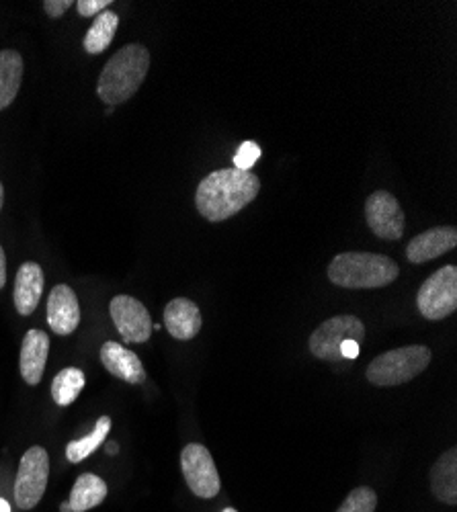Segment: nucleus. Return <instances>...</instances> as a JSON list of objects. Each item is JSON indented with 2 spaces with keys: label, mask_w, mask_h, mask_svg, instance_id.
Here are the masks:
<instances>
[{
  "label": "nucleus",
  "mask_w": 457,
  "mask_h": 512,
  "mask_svg": "<svg viewBox=\"0 0 457 512\" xmlns=\"http://www.w3.org/2000/svg\"><path fill=\"white\" fill-rule=\"evenodd\" d=\"M261 191V181L253 170L222 168L207 175L195 193V205L207 222H224L236 216Z\"/></svg>",
  "instance_id": "nucleus-1"
},
{
  "label": "nucleus",
  "mask_w": 457,
  "mask_h": 512,
  "mask_svg": "<svg viewBox=\"0 0 457 512\" xmlns=\"http://www.w3.org/2000/svg\"><path fill=\"white\" fill-rule=\"evenodd\" d=\"M150 70V52L140 44L123 46L101 70L97 95L109 107L132 99Z\"/></svg>",
  "instance_id": "nucleus-2"
},
{
  "label": "nucleus",
  "mask_w": 457,
  "mask_h": 512,
  "mask_svg": "<svg viewBox=\"0 0 457 512\" xmlns=\"http://www.w3.org/2000/svg\"><path fill=\"white\" fill-rule=\"evenodd\" d=\"M400 275L398 265L386 254L341 252L328 267L332 285L345 289H380L392 285Z\"/></svg>",
  "instance_id": "nucleus-3"
},
{
  "label": "nucleus",
  "mask_w": 457,
  "mask_h": 512,
  "mask_svg": "<svg viewBox=\"0 0 457 512\" xmlns=\"http://www.w3.org/2000/svg\"><path fill=\"white\" fill-rule=\"evenodd\" d=\"M431 363V351L423 345H410L388 351L373 359L367 367V381L378 388L402 386L421 375Z\"/></svg>",
  "instance_id": "nucleus-4"
},
{
  "label": "nucleus",
  "mask_w": 457,
  "mask_h": 512,
  "mask_svg": "<svg viewBox=\"0 0 457 512\" xmlns=\"http://www.w3.org/2000/svg\"><path fill=\"white\" fill-rule=\"evenodd\" d=\"M365 338V326L357 316H335L322 322L312 334H310V351L316 359L339 363L343 361L341 349L347 340H357L363 343Z\"/></svg>",
  "instance_id": "nucleus-5"
},
{
  "label": "nucleus",
  "mask_w": 457,
  "mask_h": 512,
  "mask_svg": "<svg viewBox=\"0 0 457 512\" xmlns=\"http://www.w3.org/2000/svg\"><path fill=\"white\" fill-rule=\"evenodd\" d=\"M50 480V455L44 447H31L19 463L15 480V502L21 510H31L44 498Z\"/></svg>",
  "instance_id": "nucleus-6"
},
{
  "label": "nucleus",
  "mask_w": 457,
  "mask_h": 512,
  "mask_svg": "<svg viewBox=\"0 0 457 512\" xmlns=\"http://www.w3.org/2000/svg\"><path fill=\"white\" fill-rule=\"evenodd\" d=\"M417 306L427 320H443L457 310V269L453 265L441 267L421 285Z\"/></svg>",
  "instance_id": "nucleus-7"
},
{
  "label": "nucleus",
  "mask_w": 457,
  "mask_h": 512,
  "mask_svg": "<svg viewBox=\"0 0 457 512\" xmlns=\"http://www.w3.org/2000/svg\"><path fill=\"white\" fill-rule=\"evenodd\" d=\"M181 469L189 490L197 498H216L222 490L220 474L212 453L199 443H189L181 451Z\"/></svg>",
  "instance_id": "nucleus-8"
},
{
  "label": "nucleus",
  "mask_w": 457,
  "mask_h": 512,
  "mask_svg": "<svg viewBox=\"0 0 457 512\" xmlns=\"http://www.w3.org/2000/svg\"><path fill=\"white\" fill-rule=\"evenodd\" d=\"M109 314L123 343L142 345L152 334V318L142 302L132 295H115L109 304Z\"/></svg>",
  "instance_id": "nucleus-9"
},
{
  "label": "nucleus",
  "mask_w": 457,
  "mask_h": 512,
  "mask_svg": "<svg viewBox=\"0 0 457 512\" xmlns=\"http://www.w3.org/2000/svg\"><path fill=\"white\" fill-rule=\"evenodd\" d=\"M365 222L382 240H400L404 234V211L388 191H373L365 201Z\"/></svg>",
  "instance_id": "nucleus-10"
},
{
  "label": "nucleus",
  "mask_w": 457,
  "mask_h": 512,
  "mask_svg": "<svg viewBox=\"0 0 457 512\" xmlns=\"http://www.w3.org/2000/svg\"><path fill=\"white\" fill-rule=\"evenodd\" d=\"M457 246V230L453 226L431 228L419 236H414L406 246V259L412 265H423L439 259L445 252Z\"/></svg>",
  "instance_id": "nucleus-11"
},
{
  "label": "nucleus",
  "mask_w": 457,
  "mask_h": 512,
  "mask_svg": "<svg viewBox=\"0 0 457 512\" xmlns=\"http://www.w3.org/2000/svg\"><path fill=\"white\" fill-rule=\"evenodd\" d=\"M48 324L54 334L68 336L80 324V306L72 287L56 285L48 297Z\"/></svg>",
  "instance_id": "nucleus-12"
},
{
  "label": "nucleus",
  "mask_w": 457,
  "mask_h": 512,
  "mask_svg": "<svg viewBox=\"0 0 457 512\" xmlns=\"http://www.w3.org/2000/svg\"><path fill=\"white\" fill-rule=\"evenodd\" d=\"M50 355V336L44 330H29L23 338L19 369L27 386H37L44 377Z\"/></svg>",
  "instance_id": "nucleus-13"
},
{
  "label": "nucleus",
  "mask_w": 457,
  "mask_h": 512,
  "mask_svg": "<svg viewBox=\"0 0 457 512\" xmlns=\"http://www.w3.org/2000/svg\"><path fill=\"white\" fill-rule=\"evenodd\" d=\"M101 363L113 377L132 383V386H138V383L146 381V369L140 357L134 351H128L123 345L113 343V340H107L101 347Z\"/></svg>",
  "instance_id": "nucleus-14"
},
{
  "label": "nucleus",
  "mask_w": 457,
  "mask_h": 512,
  "mask_svg": "<svg viewBox=\"0 0 457 512\" xmlns=\"http://www.w3.org/2000/svg\"><path fill=\"white\" fill-rule=\"evenodd\" d=\"M201 312L187 297H177L164 308V326L177 340H191L201 330Z\"/></svg>",
  "instance_id": "nucleus-15"
},
{
  "label": "nucleus",
  "mask_w": 457,
  "mask_h": 512,
  "mask_svg": "<svg viewBox=\"0 0 457 512\" xmlns=\"http://www.w3.org/2000/svg\"><path fill=\"white\" fill-rule=\"evenodd\" d=\"M41 293H44V271L37 263H23L15 279V308L21 316H31L39 306Z\"/></svg>",
  "instance_id": "nucleus-16"
},
{
  "label": "nucleus",
  "mask_w": 457,
  "mask_h": 512,
  "mask_svg": "<svg viewBox=\"0 0 457 512\" xmlns=\"http://www.w3.org/2000/svg\"><path fill=\"white\" fill-rule=\"evenodd\" d=\"M431 490L443 504H457V449H447L431 469Z\"/></svg>",
  "instance_id": "nucleus-17"
},
{
  "label": "nucleus",
  "mask_w": 457,
  "mask_h": 512,
  "mask_svg": "<svg viewBox=\"0 0 457 512\" xmlns=\"http://www.w3.org/2000/svg\"><path fill=\"white\" fill-rule=\"evenodd\" d=\"M23 80V56L15 50L0 52V111L13 105Z\"/></svg>",
  "instance_id": "nucleus-18"
},
{
  "label": "nucleus",
  "mask_w": 457,
  "mask_h": 512,
  "mask_svg": "<svg viewBox=\"0 0 457 512\" xmlns=\"http://www.w3.org/2000/svg\"><path fill=\"white\" fill-rule=\"evenodd\" d=\"M107 498V484L95 474L78 476L72 492H70V510L72 512H87L99 506Z\"/></svg>",
  "instance_id": "nucleus-19"
},
{
  "label": "nucleus",
  "mask_w": 457,
  "mask_h": 512,
  "mask_svg": "<svg viewBox=\"0 0 457 512\" xmlns=\"http://www.w3.org/2000/svg\"><path fill=\"white\" fill-rule=\"evenodd\" d=\"M117 27H119L117 13L107 9L101 15H97L95 23L89 27V31L85 35V41H82L85 52L91 54V56H97V54L105 52L111 46V41L117 33Z\"/></svg>",
  "instance_id": "nucleus-20"
},
{
  "label": "nucleus",
  "mask_w": 457,
  "mask_h": 512,
  "mask_svg": "<svg viewBox=\"0 0 457 512\" xmlns=\"http://www.w3.org/2000/svg\"><path fill=\"white\" fill-rule=\"evenodd\" d=\"M85 383V371H80L78 367L62 369L52 381V400L58 406H70L80 396V392L85 390Z\"/></svg>",
  "instance_id": "nucleus-21"
},
{
  "label": "nucleus",
  "mask_w": 457,
  "mask_h": 512,
  "mask_svg": "<svg viewBox=\"0 0 457 512\" xmlns=\"http://www.w3.org/2000/svg\"><path fill=\"white\" fill-rule=\"evenodd\" d=\"M109 431H111V418L109 416H101L97 420V424H95L93 433H89L87 437H82V439H74V441H70L66 445L68 461L70 463L85 461L89 455H93L101 447V443L107 439Z\"/></svg>",
  "instance_id": "nucleus-22"
},
{
  "label": "nucleus",
  "mask_w": 457,
  "mask_h": 512,
  "mask_svg": "<svg viewBox=\"0 0 457 512\" xmlns=\"http://www.w3.org/2000/svg\"><path fill=\"white\" fill-rule=\"evenodd\" d=\"M378 508V494L367 486L355 488L339 506L337 512H376Z\"/></svg>",
  "instance_id": "nucleus-23"
},
{
  "label": "nucleus",
  "mask_w": 457,
  "mask_h": 512,
  "mask_svg": "<svg viewBox=\"0 0 457 512\" xmlns=\"http://www.w3.org/2000/svg\"><path fill=\"white\" fill-rule=\"evenodd\" d=\"M261 146L253 140H248L244 144H240L238 152L234 154V168L238 170H251L255 166V162L261 158Z\"/></svg>",
  "instance_id": "nucleus-24"
},
{
  "label": "nucleus",
  "mask_w": 457,
  "mask_h": 512,
  "mask_svg": "<svg viewBox=\"0 0 457 512\" xmlns=\"http://www.w3.org/2000/svg\"><path fill=\"white\" fill-rule=\"evenodd\" d=\"M111 5V0H80V3H76V9L80 17H97Z\"/></svg>",
  "instance_id": "nucleus-25"
},
{
  "label": "nucleus",
  "mask_w": 457,
  "mask_h": 512,
  "mask_svg": "<svg viewBox=\"0 0 457 512\" xmlns=\"http://www.w3.org/2000/svg\"><path fill=\"white\" fill-rule=\"evenodd\" d=\"M70 7H74L72 0H46V3H44V11L52 19H60Z\"/></svg>",
  "instance_id": "nucleus-26"
},
{
  "label": "nucleus",
  "mask_w": 457,
  "mask_h": 512,
  "mask_svg": "<svg viewBox=\"0 0 457 512\" xmlns=\"http://www.w3.org/2000/svg\"><path fill=\"white\" fill-rule=\"evenodd\" d=\"M359 345H361V343H357V340H347V343H345L343 349H341L343 361H345V359H357V357H359Z\"/></svg>",
  "instance_id": "nucleus-27"
},
{
  "label": "nucleus",
  "mask_w": 457,
  "mask_h": 512,
  "mask_svg": "<svg viewBox=\"0 0 457 512\" xmlns=\"http://www.w3.org/2000/svg\"><path fill=\"white\" fill-rule=\"evenodd\" d=\"M7 285V256L3 246H0V289Z\"/></svg>",
  "instance_id": "nucleus-28"
},
{
  "label": "nucleus",
  "mask_w": 457,
  "mask_h": 512,
  "mask_svg": "<svg viewBox=\"0 0 457 512\" xmlns=\"http://www.w3.org/2000/svg\"><path fill=\"white\" fill-rule=\"evenodd\" d=\"M0 512H11V504L3 498H0Z\"/></svg>",
  "instance_id": "nucleus-29"
},
{
  "label": "nucleus",
  "mask_w": 457,
  "mask_h": 512,
  "mask_svg": "<svg viewBox=\"0 0 457 512\" xmlns=\"http://www.w3.org/2000/svg\"><path fill=\"white\" fill-rule=\"evenodd\" d=\"M3 203H5V187L0 183V211H3Z\"/></svg>",
  "instance_id": "nucleus-30"
},
{
  "label": "nucleus",
  "mask_w": 457,
  "mask_h": 512,
  "mask_svg": "<svg viewBox=\"0 0 457 512\" xmlns=\"http://www.w3.org/2000/svg\"><path fill=\"white\" fill-rule=\"evenodd\" d=\"M60 510H62V512H72V510H70V504H68V502H62Z\"/></svg>",
  "instance_id": "nucleus-31"
},
{
  "label": "nucleus",
  "mask_w": 457,
  "mask_h": 512,
  "mask_svg": "<svg viewBox=\"0 0 457 512\" xmlns=\"http://www.w3.org/2000/svg\"><path fill=\"white\" fill-rule=\"evenodd\" d=\"M115 451H117V445H115V443H111V445H109V449H107V453H109V455H113Z\"/></svg>",
  "instance_id": "nucleus-32"
},
{
  "label": "nucleus",
  "mask_w": 457,
  "mask_h": 512,
  "mask_svg": "<svg viewBox=\"0 0 457 512\" xmlns=\"http://www.w3.org/2000/svg\"><path fill=\"white\" fill-rule=\"evenodd\" d=\"M152 330H162V324H152Z\"/></svg>",
  "instance_id": "nucleus-33"
},
{
  "label": "nucleus",
  "mask_w": 457,
  "mask_h": 512,
  "mask_svg": "<svg viewBox=\"0 0 457 512\" xmlns=\"http://www.w3.org/2000/svg\"><path fill=\"white\" fill-rule=\"evenodd\" d=\"M222 512H238V510H234V508H224Z\"/></svg>",
  "instance_id": "nucleus-34"
}]
</instances>
